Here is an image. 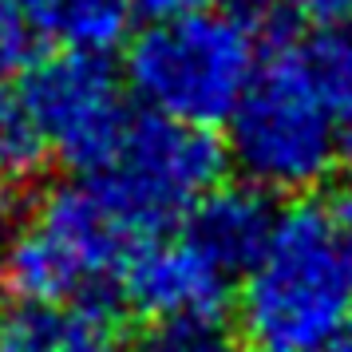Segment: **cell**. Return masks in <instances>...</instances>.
<instances>
[{"label":"cell","instance_id":"obj_10","mask_svg":"<svg viewBox=\"0 0 352 352\" xmlns=\"http://www.w3.org/2000/svg\"><path fill=\"white\" fill-rule=\"evenodd\" d=\"M36 28L67 52L111 56L131 32V12L123 0H40L32 8Z\"/></svg>","mask_w":352,"mask_h":352},{"label":"cell","instance_id":"obj_1","mask_svg":"<svg viewBox=\"0 0 352 352\" xmlns=\"http://www.w3.org/2000/svg\"><path fill=\"white\" fill-rule=\"evenodd\" d=\"M352 107V32L313 24L277 28L257 56L238 107L230 111L226 159L270 194H301L329 182Z\"/></svg>","mask_w":352,"mask_h":352},{"label":"cell","instance_id":"obj_2","mask_svg":"<svg viewBox=\"0 0 352 352\" xmlns=\"http://www.w3.org/2000/svg\"><path fill=\"white\" fill-rule=\"evenodd\" d=\"M241 329L257 349L320 352L352 320V186L320 182L277 210L265 250L241 273Z\"/></svg>","mask_w":352,"mask_h":352},{"label":"cell","instance_id":"obj_21","mask_svg":"<svg viewBox=\"0 0 352 352\" xmlns=\"http://www.w3.org/2000/svg\"><path fill=\"white\" fill-rule=\"evenodd\" d=\"M257 352H281V349H257Z\"/></svg>","mask_w":352,"mask_h":352},{"label":"cell","instance_id":"obj_9","mask_svg":"<svg viewBox=\"0 0 352 352\" xmlns=\"http://www.w3.org/2000/svg\"><path fill=\"white\" fill-rule=\"evenodd\" d=\"M0 352H123L111 301H20L0 309Z\"/></svg>","mask_w":352,"mask_h":352},{"label":"cell","instance_id":"obj_7","mask_svg":"<svg viewBox=\"0 0 352 352\" xmlns=\"http://www.w3.org/2000/svg\"><path fill=\"white\" fill-rule=\"evenodd\" d=\"M119 297L143 317H178V313H218L230 297V277L194 250L186 238H143L115 277Z\"/></svg>","mask_w":352,"mask_h":352},{"label":"cell","instance_id":"obj_15","mask_svg":"<svg viewBox=\"0 0 352 352\" xmlns=\"http://www.w3.org/2000/svg\"><path fill=\"white\" fill-rule=\"evenodd\" d=\"M127 4V12L135 20H166V16H178V12H190V8H198L202 0H123Z\"/></svg>","mask_w":352,"mask_h":352},{"label":"cell","instance_id":"obj_18","mask_svg":"<svg viewBox=\"0 0 352 352\" xmlns=\"http://www.w3.org/2000/svg\"><path fill=\"white\" fill-rule=\"evenodd\" d=\"M320 352H352V333L344 329V333L336 336V340L329 344V349H320Z\"/></svg>","mask_w":352,"mask_h":352},{"label":"cell","instance_id":"obj_17","mask_svg":"<svg viewBox=\"0 0 352 352\" xmlns=\"http://www.w3.org/2000/svg\"><path fill=\"white\" fill-rule=\"evenodd\" d=\"M340 155L352 162V107H349V115H344V131H340Z\"/></svg>","mask_w":352,"mask_h":352},{"label":"cell","instance_id":"obj_6","mask_svg":"<svg viewBox=\"0 0 352 352\" xmlns=\"http://www.w3.org/2000/svg\"><path fill=\"white\" fill-rule=\"evenodd\" d=\"M20 99L48 151L80 175H91L107 162L131 119L111 60L91 52L60 48L32 60L20 80Z\"/></svg>","mask_w":352,"mask_h":352},{"label":"cell","instance_id":"obj_20","mask_svg":"<svg viewBox=\"0 0 352 352\" xmlns=\"http://www.w3.org/2000/svg\"><path fill=\"white\" fill-rule=\"evenodd\" d=\"M24 4H28V8H36V4H40V0H24Z\"/></svg>","mask_w":352,"mask_h":352},{"label":"cell","instance_id":"obj_16","mask_svg":"<svg viewBox=\"0 0 352 352\" xmlns=\"http://www.w3.org/2000/svg\"><path fill=\"white\" fill-rule=\"evenodd\" d=\"M218 8H226V12H234L238 20H245V24H261V20L273 16V8H277V0H218Z\"/></svg>","mask_w":352,"mask_h":352},{"label":"cell","instance_id":"obj_5","mask_svg":"<svg viewBox=\"0 0 352 352\" xmlns=\"http://www.w3.org/2000/svg\"><path fill=\"white\" fill-rule=\"evenodd\" d=\"M222 175L226 146L210 127L146 111L131 115L107 162L87 178L107 210L143 241L182 222Z\"/></svg>","mask_w":352,"mask_h":352},{"label":"cell","instance_id":"obj_14","mask_svg":"<svg viewBox=\"0 0 352 352\" xmlns=\"http://www.w3.org/2000/svg\"><path fill=\"white\" fill-rule=\"evenodd\" d=\"M289 4L309 24H344L352 12V0H289Z\"/></svg>","mask_w":352,"mask_h":352},{"label":"cell","instance_id":"obj_8","mask_svg":"<svg viewBox=\"0 0 352 352\" xmlns=\"http://www.w3.org/2000/svg\"><path fill=\"white\" fill-rule=\"evenodd\" d=\"M182 222H186V241L210 265H218L226 277H241L265 250L270 230L277 222V206L270 190H261L250 178H238L206 190Z\"/></svg>","mask_w":352,"mask_h":352},{"label":"cell","instance_id":"obj_13","mask_svg":"<svg viewBox=\"0 0 352 352\" xmlns=\"http://www.w3.org/2000/svg\"><path fill=\"white\" fill-rule=\"evenodd\" d=\"M40 28L24 0H0V80L16 76L36 60Z\"/></svg>","mask_w":352,"mask_h":352},{"label":"cell","instance_id":"obj_4","mask_svg":"<svg viewBox=\"0 0 352 352\" xmlns=\"http://www.w3.org/2000/svg\"><path fill=\"white\" fill-rule=\"evenodd\" d=\"M135 234L99 198L91 178L52 186L32 222L4 241V285L28 301H111Z\"/></svg>","mask_w":352,"mask_h":352},{"label":"cell","instance_id":"obj_3","mask_svg":"<svg viewBox=\"0 0 352 352\" xmlns=\"http://www.w3.org/2000/svg\"><path fill=\"white\" fill-rule=\"evenodd\" d=\"M257 28L226 8L151 20L127 44V87L146 111L214 127L238 107L257 67Z\"/></svg>","mask_w":352,"mask_h":352},{"label":"cell","instance_id":"obj_19","mask_svg":"<svg viewBox=\"0 0 352 352\" xmlns=\"http://www.w3.org/2000/svg\"><path fill=\"white\" fill-rule=\"evenodd\" d=\"M4 234L8 230H0V254H4ZM0 289H4V261H0Z\"/></svg>","mask_w":352,"mask_h":352},{"label":"cell","instance_id":"obj_12","mask_svg":"<svg viewBox=\"0 0 352 352\" xmlns=\"http://www.w3.org/2000/svg\"><path fill=\"white\" fill-rule=\"evenodd\" d=\"M44 162H48V143L28 115L20 91L0 87V170L24 190L44 170Z\"/></svg>","mask_w":352,"mask_h":352},{"label":"cell","instance_id":"obj_11","mask_svg":"<svg viewBox=\"0 0 352 352\" xmlns=\"http://www.w3.org/2000/svg\"><path fill=\"white\" fill-rule=\"evenodd\" d=\"M131 352H241V340L238 329L226 320V309L178 313V317H159Z\"/></svg>","mask_w":352,"mask_h":352}]
</instances>
